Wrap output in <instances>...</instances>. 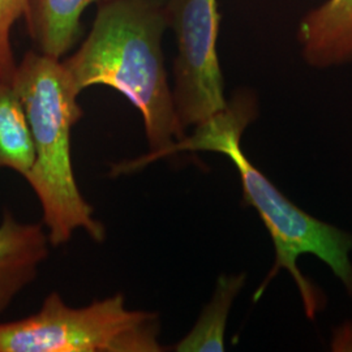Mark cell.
<instances>
[{
    "label": "cell",
    "mask_w": 352,
    "mask_h": 352,
    "mask_svg": "<svg viewBox=\"0 0 352 352\" xmlns=\"http://www.w3.org/2000/svg\"><path fill=\"white\" fill-rule=\"evenodd\" d=\"M166 29L164 7L148 0H113L98 6L88 37L63 62L78 93L97 85L115 89L142 116L151 151L113 164V175L162 160L186 136L164 65Z\"/></svg>",
    "instance_id": "cell-1"
},
{
    "label": "cell",
    "mask_w": 352,
    "mask_h": 352,
    "mask_svg": "<svg viewBox=\"0 0 352 352\" xmlns=\"http://www.w3.org/2000/svg\"><path fill=\"white\" fill-rule=\"evenodd\" d=\"M257 113L256 97L248 90L239 91L227 101L223 110L195 126L192 136L186 135L175 142L164 158L179 151H213L232 162L240 176L244 201L260 215L276 251L274 265L254 291L253 302H258L273 278L286 270L300 294L305 315L314 320L324 307V296L302 274L298 260L304 254L316 256L352 296V234L304 212L247 158L241 138Z\"/></svg>",
    "instance_id": "cell-2"
},
{
    "label": "cell",
    "mask_w": 352,
    "mask_h": 352,
    "mask_svg": "<svg viewBox=\"0 0 352 352\" xmlns=\"http://www.w3.org/2000/svg\"><path fill=\"white\" fill-rule=\"evenodd\" d=\"M12 85L30 128L34 164L24 176L39 200L43 226L52 247L68 243L82 228L97 243L106 230L93 217V208L76 183L71 133L84 111L63 62L36 51H28L17 63Z\"/></svg>",
    "instance_id": "cell-3"
},
{
    "label": "cell",
    "mask_w": 352,
    "mask_h": 352,
    "mask_svg": "<svg viewBox=\"0 0 352 352\" xmlns=\"http://www.w3.org/2000/svg\"><path fill=\"white\" fill-rule=\"evenodd\" d=\"M160 316L123 294L74 308L51 292L34 315L0 324V352H161Z\"/></svg>",
    "instance_id": "cell-4"
},
{
    "label": "cell",
    "mask_w": 352,
    "mask_h": 352,
    "mask_svg": "<svg viewBox=\"0 0 352 352\" xmlns=\"http://www.w3.org/2000/svg\"><path fill=\"white\" fill-rule=\"evenodd\" d=\"M167 28L176 38L173 98L180 126H199L226 107L218 59V0H166Z\"/></svg>",
    "instance_id": "cell-5"
},
{
    "label": "cell",
    "mask_w": 352,
    "mask_h": 352,
    "mask_svg": "<svg viewBox=\"0 0 352 352\" xmlns=\"http://www.w3.org/2000/svg\"><path fill=\"white\" fill-rule=\"evenodd\" d=\"M50 240L43 223L20 222L4 209L0 221V315L37 278L49 257Z\"/></svg>",
    "instance_id": "cell-6"
},
{
    "label": "cell",
    "mask_w": 352,
    "mask_h": 352,
    "mask_svg": "<svg viewBox=\"0 0 352 352\" xmlns=\"http://www.w3.org/2000/svg\"><path fill=\"white\" fill-rule=\"evenodd\" d=\"M298 39L304 60L325 69L352 60V0H327L307 13Z\"/></svg>",
    "instance_id": "cell-7"
},
{
    "label": "cell",
    "mask_w": 352,
    "mask_h": 352,
    "mask_svg": "<svg viewBox=\"0 0 352 352\" xmlns=\"http://www.w3.org/2000/svg\"><path fill=\"white\" fill-rule=\"evenodd\" d=\"M109 1L113 0H26L23 19L38 52L62 59L81 37L85 10Z\"/></svg>",
    "instance_id": "cell-8"
},
{
    "label": "cell",
    "mask_w": 352,
    "mask_h": 352,
    "mask_svg": "<svg viewBox=\"0 0 352 352\" xmlns=\"http://www.w3.org/2000/svg\"><path fill=\"white\" fill-rule=\"evenodd\" d=\"M245 279V273L219 276L210 302L204 307L188 334L174 346V351H225L227 320Z\"/></svg>",
    "instance_id": "cell-9"
},
{
    "label": "cell",
    "mask_w": 352,
    "mask_h": 352,
    "mask_svg": "<svg viewBox=\"0 0 352 352\" xmlns=\"http://www.w3.org/2000/svg\"><path fill=\"white\" fill-rule=\"evenodd\" d=\"M34 164V146L24 107L12 81L0 78V170L24 176Z\"/></svg>",
    "instance_id": "cell-10"
},
{
    "label": "cell",
    "mask_w": 352,
    "mask_h": 352,
    "mask_svg": "<svg viewBox=\"0 0 352 352\" xmlns=\"http://www.w3.org/2000/svg\"><path fill=\"white\" fill-rule=\"evenodd\" d=\"M26 0H0V78L12 81L17 62L13 54V25L24 17Z\"/></svg>",
    "instance_id": "cell-11"
},
{
    "label": "cell",
    "mask_w": 352,
    "mask_h": 352,
    "mask_svg": "<svg viewBox=\"0 0 352 352\" xmlns=\"http://www.w3.org/2000/svg\"><path fill=\"white\" fill-rule=\"evenodd\" d=\"M333 346L337 351H351L352 350V322L340 327L338 333L334 336Z\"/></svg>",
    "instance_id": "cell-12"
},
{
    "label": "cell",
    "mask_w": 352,
    "mask_h": 352,
    "mask_svg": "<svg viewBox=\"0 0 352 352\" xmlns=\"http://www.w3.org/2000/svg\"><path fill=\"white\" fill-rule=\"evenodd\" d=\"M148 1H151L155 6H160V7H164V3H166V0H148Z\"/></svg>",
    "instance_id": "cell-13"
}]
</instances>
